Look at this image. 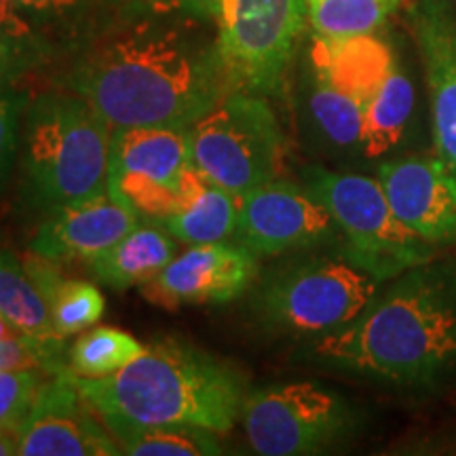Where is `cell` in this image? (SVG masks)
Instances as JSON below:
<instances>
[{
  "mask_svg": "<svg viewBox=\"0 0 456 456\" xmlns=\"http://www.w3.org/2000/svg\"><path fill=\"white\" fill-rule=\"evenodd\" d=\"M323 366L403 391L456 387V266L425 262L389 279L349 326L319 336Z\"/></svg>",
  "mask_w": 456,
  "mask_h": 456,
  "instance_id": "1",
  "label": "cell"
},
{
  "mask_svg": "<svg viewBox=\"0 0 456 456\" xmlns=\"http://www.w3.org/2000/svg\"><path fill=\"white\" fill-rule=\"evenodd\" d=\"M70 85L112 131L191 129L231 91L218 49L148 26L98 45L77 66Z\"/></svg>",
  "mask_w": 456,
  "mask_h": 456,
  "instance_id": "2",
  "label": "cell"
},
{
  "mask_svg": "<svg viewBox=\"0 0 456 456\" xmlns=\"http://www.w3.org/2000/svg\"><path fill=\"white\" fill-rule=\"evenodd\" d=\"M70 376L98 414L216 433L235 427L249 393L235 366L178 338L152 340L129 366L104 379Z\"/></svg>",
  "mask_w": 456,
  "mask_h": 456,
  "instance_id": "3",
  "label": "cell"
},
{
  "mask_svg": "<svg viewBox=\"0 0 456 456\" xmlns=\"http://www.w3.org/2000/svg\"><path fill=\"white\" fill-rule=\"evenodd\" d=\"M110 146V125L81 95H43L21 129L28 195L51 212L108 191Z\"/></svg>",
  "mask_w": 456,
  "mask_h": 456,
  "instance_id": "4",
  "label": "cell"
},
{
  "mask_svg": "<svg viewBox=\"0 0 456 456\" xmlns=\"http://www.w3.org/2000/svg\"><path fill=\"white\" fill-rule=\"evenodd\" d=\"M305 184L334 218L345 239L346 258L380 281L433 260L436 245L416 237L397 218L376 178L309 167Z\"/></svg>",
  "mask_w": 456,
  "mask_h": 456,
  "instance_id": "5",
  "label": "cell"
},
{
  "mask_svg": "<svg viewBox=\"0 0 456 456\" xmlns=\"http://www.w3.org/2000/svg\"><path fill=\"white\" fill-rule=\"evenodd\" d=\"M188 134L195 167L235 197L277 178L283 134L260 95L228 91Z\"/></svg>",
  "mask_w": 456,
  "mask_h": 456,
  "instance_id": "6",
  "label": "cell"
},
{
  "mask_svg": "<svg viewBox=\"0 0 456 456\" xmlns=\"http://www.w3.org/2000/svg\"><path fill=\"white\" fill-rule=\"evenodd\" d=\"M380 279L355 262L317 260L279 273L258 306L269 326L296 336H323L349 326L372 305Z\"/></svg>",
  "mask_w": 456,
  "mask_h": 456,
  "instance_id": "7",
  "label": "cell"
},
{
  "mask_svg": "<svg viewBox=\"0 0 456 456\" xmlns=\"http://www.w3.org/2000/svg\"><path fill=\"white\" fill-rule=\"evenodd\" d=\"M191 134L178 127L112 131L108 191L138 216L161 222L182 212L201 184Z\"/></svg>",
  "mask_w": 456,
  "mask_h": 456,
  "instance_id": "8",
  "label": "cell"
},
{
  "mask_svg": "<svg viewBox=\"0 0 456 456\" xmlns=\"http://www.w3.org/2000/svg\"><path fill=\"white\" fill-rule=\"evenodd\" d=\"M306 17V0H220L216 49L228 89L275 94Z\"/></svg>",
  "mask_w": 456,
  "mask_h": 456,
  "instance_id": "9",
  "label": "cell"
},
{
  "mask_svg": "<svg viewBox=\"0 0 456 456\" xmlns=\"http://www.w3.org/2000/svg\"><path fill=\"white\" fill-rule=\"evenodd\" d=\"M241 420L256 454L322 452L355 429L357 414L336 391L317 383L273 385L249 391Z\"/></svg>",
  "mask_w": 456,
  "mask_h": 456,
  "instance_id": "10",
  "label": "cell"
},
{
  "mask_svg": "<svg viewBox=\"0 0 456 456\" xmlns=\"http://www.w3.org/2000/svg\"><path fill=\"white\" fill-rule=\"evenodd\" d=\"M338 226L306 188L271 180L239 197L235 241L258 256H277L334 237Z\"/></svg>",
  "mask_w": 456,
  "mask_h": 456,
  "instance_id": "11",
  "label": "cell"
},
{
  "mask_svg": "<svg viewBox=\"0 0 456 456\" xmlns=\"http://www.w3.org/2000/svg\"><path fill=\"white\" fill-rule=\"evenodd\" d=\"M20 433L21 456L123 454L98 410L77 389L70 370L45 380Z\"/></svg>",
  "mask_w": 456,
  "mask_h": 456,
  "instance_id": "12",
  "label": "cell"
},
{
  "mask_svg": "<svg viewBox=\"0 0 456 456\" xmlns=\"http://www.w3.org/2000/svg\"><path fill=\"white\" fill-rule=\"evenodd\" d=\"M258 271L256 256L243 245L203 243L174 256L165 269L142 285L151 305L167 311L182 306L224 305L241 296Z\"/></svg>",
  "mask_w": 456,
  "mask_h": 456,
  "instance_id": "13",
  "label": "cell"
},
{
  "mask_svg": "<svg viewBox=\"0 0 456 456\" xmlns=\"http://www.w3.org/2000/svg\"><path fill=\"white\" fill-rule=\"evenodd\" d=\"M393 212L416 237L440 245L456 239V175L440 157H406L376 174Z\"/></svg>",
  "mask_w": 456,
  "mask_h": 456,
  "instance_id": "14",
  "label": "cell"
},
{
  "mask_svg": "<svg viewBox=\"0 0 456 456\" xmlns=\"http://www.w3.org/2000/svg\"><path fill=\"white\" fill-rule=\"evenodd\" d=\"M138 224L140 216L110 191H104L47 212L32 237L30 252L51 262L91 260Z\"/></svg>",
  "mask_w": 456,
  "mask_h": 456,
  "instance_id": "15",
  "label": "cell"
},
{
  "mask_svg": "<svg viewBox=\"0 0 456 456\" xmlns=\"http://www.w3.org/2000/svg\"><path fill=\"white\" fill-rule=\"evenodd\" d=\"M414 37L429 87L437 157L456 175V11L450 0H416Z\"/></svg>",
  "mask_w": 456,
  "mask_h": 456,
  "instance_id": "16",
  "label": "cell"
},
{
  "mask_svg": "<svg viewBox=\"0 0 456 456\" xmlns=\"http://www.w3.org/2000/svg\"><path fill=\"white\" fill-rule=\"evenodd\" d=\"M311 61L317 78L366 108L395 64V57L389 45L374 34H359L346 38L315 37Z\"/></svg>",
  "mask_w": 456,
  "mask_h": 456,
  "instance_id": "17",
  "label": "cell"
},
{
  "mask_svg": "<svg viewBox=\"0 0 456 456\" xmlns=\"http://www.w3.org/2000/svg\"><path fill=\"white\" fill-rule=\"evenodd\" d=\"M0 317L45 357L51 374L68 372L64 340L55 332L51 306L26 266L0 249Z\"/></svg>",
  "mask_w": 456,
  "mask_h": 456,
  "instance_id": "18",
  "label": "cell"
},
{
  "mask_svg": "<svg viewBox=\"0 0 456 456\" xmlns=\"http://www.w3.org/2000/svg\"><path fill=\"white\" fill-rule=\"evenodd\" d=\"M175 241L157 224H140L112 248L87 260L100 283L114 289L142 288L174 260Z\"/></svg>",
  "mask_w": 456,
  "mask_h": 456,
  "instance_id": "19",
  "label": "cell"
},
{
  "mask_svg": "<svg viewBox=\"0 0 456 456\" xmlns=\"http://www.w3.org/2000/svg\"><path fill=\"white\" fill-rule=\"evenodd\" d=\"M414 102V85L408 72L395 61L363 112V155L380 159L402 144L412 121Z\"/></svg>",
  "mask_w": 456,
  "mask_h": 456,
  "instance_id": "20",
  "label": "cell"
},
{
  "mask_svg": "<svg viewBox=\"0 0 456 456\" xmlns=\"http://www.w3.org/2000/svg\"><path fill=\"white\" fill-rule=\"evenodd\" d=\"M55 262L32 254V258L24 262L26 271L37 281L41 292L51 306L55 332L61 338L81 334L94 328L104 315L106 300L94 283L61 279L55 269Z\"/></svg>",
  "mask_w": 456,
  "mask_h": 456,
  "instance_id": "21",
  "label": "cell"
},
{
  "mask_svg": "<svg viewBox=\"0 0 456 456\" xmlns=\"http://www.w3.org/2000/svg\"><path fill=\"white\" fill-rule=\"evenodd\" d=\"M123 454L129 456H212L222 454L216 431L186 425H142L100 414Z\"/></svg>",
  "mask_w": 456,
  "mask_h": 456,
  "instance_id": "22",
  "label": "cell"
},
{
  "mask_svg": "<svg viewBox=\"0 0 456 456\" xmlns=\"http://www.w3.org/2000/svg\"><path fill=\"white\" fill-rule=\"evenodd\" d=\"M237 218L239 197L203 175L191 203L182 212L169 216L159 224L182 243L203 245L235 237Z\"/></svg>",
  "mask_w": 456,
  "mask_h": 456,
  "instance_id": "23",
  "label": "cell"
},
{
  "mask_svg": "<svg viewBox=\"0 0 456 456\" xmlns=\"http://www.w3.org/2000/svg\"><path fill=\"white\" fill-rule=\"evenodd\" d=\"M146 345L125 330L98 326L74 342L68 351V370L78 379H104L144 353Z\"/></svg>",
  "mask_w": 456,
  "mask_h": 456,
  "instance_id": "24",
  "label": "cell"
},
{
  "mask_svg": "<svg viewBox=\"0 0 456 456\" xmlns=\"http://www.w3.org/2000/svg\"><path fill=\"white\" fill-rule=\"evenodd\" d=\"M403 0H306L309 21L317 37L346 38L374 34Z\"/></svg>",
  "mask_w": 456,
  "mask_h": 456,
  "instance_id": "25",
  "label": "cell"
},
{
  "mask_svg": "<svg viewBox=\"0 0 456 456\" xmlns=\"http://www.w3.org/2000/svg\"><path fill=\"white\" fill-rule=\"evenodd\" d=\"M315 77V74H313ZM309 110L315 118L317 129L330 144L338 148H362L363 134V112L366 108L342 94L332 85L315 77L309 95Z\"/></svg>",
  "mask_w": 456,
  "mask_h": 456,
  "instance_id": "26",
  "label": "cell"
},
{
  "mask_svg": "<svg viewBox=\"0 0 456 456\" xmlns=\"http://www.w3.org/2000/svg\"><path fill=\"white\" fill-rule=\"evenodd\" d=\"M43 368L0 370V427H21L47 380Z\"/></svg>",
  "mask_w": 456,
  "mask_h": 456,
  "instance_id": "27",
  "label": "cell"
},
{
  "mask_svg": "<svg viewBox=\"0 0 456 456\" xmlns=\"http://www.w3.org/2000/svg\"><path fill=\"white\" fill-rule=\"evenodd\" d=\"M21 100L9 85L0 81V188L13 167L21 135Z\"/></svg>",
  "mask_w": 456,
  "mask_h": 456,
  "instance_id": "28",
  "label": "cell"
},
{
  "mask_svg": "<svg viewBox=\"0 0 456 456\" xmlns=\"http://www.w3.org/2000/svg\"><path fill=\"white\" fill-rule=\"evenodd\" d=\"M21 368L47 370V363H45V357L41 355V351H38L30 340L21 338V336L20 338L0 340V370H21Z\"/></svg>",
  "mask_w": 456,
  "mask_h": 456,
  "instance_id": "29",
  "label": "cell"
},
{
  "mask_svg": "<svg viewBox=\"0 0 456 456\" xmlns=\"http://www.w3.org/2000/svg\"><path fill=\"white\" fill-rule=\"evenodd\" d=\"M15 0H0V37L7 43H30L32 28Z\"/></svg>",
  "mask_w": 456,
  "mask_h": 456,
  "instance_id": "30",
  "label": "cell"
},
{
  "mask_svg": "<svg viewBox=\"0 0 456 456\" xmlns=\"http://www.w3.org/2000/svg\"><path fill=\"white\" fill-rule=\"evenodd\" d=\"M26 13L43 17H64L81 7L83 0H15Z\"/></svg>",
  "mask_w": 456,
  "mask_h": 456,
  "instance_id": "31",
  "label": "cell"
},
{
  "mask_svg": "<svg viewBox=\"0 0 456 456\" xmlns=\"http://www.w3.org/2000/svg\"><path fill=\"white\" fill-rule=\"evenodd\" d=\"M20 427H0V456L20 454Z\"/></svg>",
  "mask_w": 456,
  "mask_h": 456,
  "instance_id": "32",
  "label": "cell"
},
{
  "mask_svg": "<svg viewBox=\"0 0 456 456\" xmlns=\"http://www.w3.org/2000/svg\"><path fill=\"white\" fill-rule=\"evenodd\" d=\"M188 3L192 4L197 11H201V13H208V15H216L218 17V11H220V0H188Z\"/></svg>",
  "mask_w": 456,
  "mask_h": 456,
  "instance_id": "33",
  "label": "cell"
},
{
  "mask_svg": "<svg viewBox=\"0 0 456 456\" xmlns=\"http://www.w3.org/2000/svg\"><path fill=\"white\" fill-rule=\"evenodd\" d=\"M9 338H20V334H17L9 323L0 317V340H9Z\"/></svg>",
  "mask_w": 456,
  "mask_h": 456,
  "instance_id": "34",
  "label": "cell"
},
{
  "mask_svg": "<svg viewBox=\"0 0 456 456\" xmlns=\"http://www.w3.org/2000/svg\"><path fill=\"white\" fill-rule=\"evenodd\" d=\"M9 55V43L4 41L3 37H0V60H3V57H7Z\"/></svg>",
  "mask_w": 456,
  "mask_h": 456,
  "instance_id": "35",
  "label": "cell"
},
{
  "mask_svg": "<svg viewBox=\"0 0 456 456\" xmlns=\"http://www.w3.org/2000/svg\"><path fill=\"white\" fill-rule=\"evenodd\" d=\"M146 3H155V4H165V3H175V0H146Z\"/></svg>",
  "mask_w": 456,
  "mask_h": 456,
  "instance_id": "36",
  "label": "cell"
}]
</instances>
